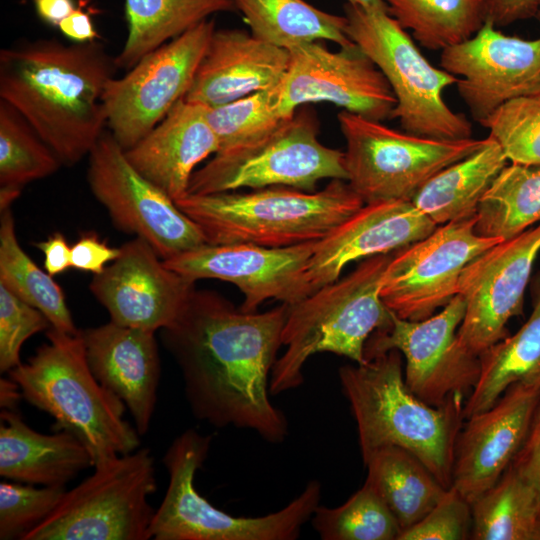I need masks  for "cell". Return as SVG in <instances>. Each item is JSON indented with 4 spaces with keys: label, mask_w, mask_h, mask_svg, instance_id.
<instances>
[{
    "label": "cell",
    "mask_w": 540,
    "mask_h": 540,
    "mask_svg": "<svg viewBox=\"0 0 540 540\" xmlns=\"http://www.w3.org/2000/svg\"><path fill=\"white\" fill-rule=\"evenodd\" d=\"M317 117L297 110L268 136L214 154L190 180L188 193L285 186L313 192L321 180L347 181L344 152L323 145Z\"/></svg>",
    "instance_id": "obj_10"
},
{
    "label": "cell",
    "mask_w": 540,
    "mask_h": 540,
    "mask_svg": "<svg viewBox=\"0 0 540 540\" xmlns=\"http://www.w3.org/2000/svg\"><path fill=\"white\" fill-rule=\"evenodd\" d=\"M346 33L382 72L396 98L391 114L406 132L443 140L472 137V125L444 101L459 78L433 66L413 38L387 12L347 3Z\"/></svg>",
    "instance_id": "obj_8"
},
{
    "label": "cell",
    "mask_w": 540,
    "mask_h": 540,
    "mask_svg": "<svg viewBox=\"0 0 540 540\" xmlns=\"http://www.w3.org/2000/svg\"><path fill=\"white\" fill-rule=\"evenodd\" d=\"M50 327L40 310L0 285V371L9 372L17 367L23 343Z\"/></svg>",
    "instance_id": "obj_41"
},
{
    "label": "cell",
    "mask_w": 540,
    "mask_h": 540,
    "mask_svg": "<svg viewBox=\"0 0 540 540\" xmlns=\"http://www.w3.org/2000/svg\"><path fill=\"white\" fill-rule=\"evenodd\" d=\"M347 3L366 10L387 11L388 8L383 0H346Z\"/></svg>",
    "instance_id": "obj_50"
},
{
    "label": "cell",
    "mask_w": 540,
    "mask_h": 540,
    "mask_svg": "<svg viewBox=\"0 0 540 540\" xmlns=\"http://www.w3.org/2000/svg\"><path fill=\"white\" fill-rule=\"evenodd\" d=\"M471 510L473 540H539L540 497L511 466Z\"/></svg>",
    "instance_id": "obj_32"
},
{
    "label": "cell",
    "mask_w": 540,
    "mask_h": 540,
    "mask_svg": "<svg viewBox=\"0 0 540 540\" xmlns=\"http://www.w3.org/2000/svg\"><path fill=\"white\" fill-rule=\"evenodd\" d=\"M195 282L168 268L155 250L135 237L89 288L110 321L157 331L172 324L195 289Z\"/></svg>",
    "instance_id": "obj_20"
},
{
    "label": "cell",
    "mask_w": 540,
    "mask_h": 540,
    "mask_svg": "<svg viewBox=\"0 0 540 540\" xmlns=\"http://www.w3.org/2000/svg\"><path fill=\"white\" fill-rule=\"evenodd\" d=\"M66 491L55 510L23 540H147L157 490L148 448L118 455Z\"/></svg>",
    "instance_id": "obj_9"
},
{
    "label": "cell",
    "mask_w": 540,
    "mask_h": 540,
    "mask_svg": "<svg viewBox=\"0 0 540 540\" xmlns=\"http://www.w3.org/2000/svg\"><path fill=\"white\" fill-rule=\"evenodd\" d=\"M510 466L536 490L540 497V402L527 437Z\"/></svg>",
    "instance_id": "obj_44"
},
{
    "label": "cell",
    "mask_w": 540,
    "mask_h": 540,
    "mask_svg": "<svg viewBox=\"0 0 540 540\" xmlns=\"http://www.w3.org/2000/svg\"><path fill=\"white\" fill-rule=\"evenodd\" d=\"M539 0H485L486 21L507 26L537 16Z\"/></svg>",
    "instance_id": "obj_45"
},
{
    "label": "cell",
    "mask_w": 540,
    "mask_h": 540,
    "mask_svg": "<svg viewBox=\"0 0 540 540\" xmlns=\"http://www.w3.org/2000/svg\"><path fill=\"white\" fill-rule=\"evenodd\" d=\"M338 122L346 142L347 182L364 204L411 201L431 177L485 141L423 137L345 110L338 114Z\"/></svg>",
    "instance_id": "obj_11"
},
{
    "label": "cell",
    "mask_w": 540,
    "mask_h": 540,
    "mask_svg": "<svg viewBox=\"0 0 540 540\" xmlns=\"http://www.w3.org/2000/svg\"><path fill=\"white\" fill-rule=\"evenodd\" d=\"M87 181L121 231L145 240L162 260L206 244L200 227L128 161L110 131L88 155Z\"/></svg>",
    "instance_id": "obj_12"
},
{
    "label": "cell",
    "mask_w": 540,
    "mask_h": 540,
    "mask_svg": "<svg viewBox=\"0 0 540 540\" xmlns=\"http://www.w3.org/2000/svg\"><path fill=\"white\" fill-rule=\"evenodd\" d=\"M207 109L183 98L151 132L125 150L130 164L175 202L188 194L197 165L219 150Z\"/></svg>",
    "instance_id": "obj_25"
},
{
    "label": "cell",
    "mask_w": 540,
    "mask_h": 540,
    "mask_svg": "<svg viewBox=\"0 0 540 540\" xmlns=\"http://www.w3.org/2000/svg\"><path fill=\"white\" fill-rule=\"evenodd\" d=\"M496 28L486 21L440 56L441 68L459 78L458 93L478 123L511 99L540 94V37L522 39Z\"/></svg>",
    "instance_id": "obj_19"
},
{
    "label": "cell",
    "mask_w": 540,
    "mask_h": 540,
    "mask_svg": "<svg viewBox=\"0 0 540 540\" xmlns=\"http://www.w3.org/2000/svg\"><path fill=\"white\" fill-rule=\"evenodd\" d=\"M234 11L233 0H125L128 36L115 63L118 69L128 71L210 15Z\"/></svg>",
    "instance_id": "obj_30"
},
{
    "label": "cell",
    "mask_w": 540,
    "mask_h": 540,
    "mask_svg": "<svg viewBox=\"0 0 540 540\" xmlns=\"http://www.w3.org/2000/svg\"><path fill=\"white\" fill-rule=\"evenodd\" d=\"M529 286L531 314L516 333L480 355V376L465 400L464 419L490 408L514 383L540 389V271Z\"/></svg>",
    "instance_id": "obj_27"
},
{
    "label": "cell",
    "mask_w": 540,
    "mask_h": 540,
    "mask_svg": "<svg viewBox=\"0 0 540 540\" xmlns=\"http://www.w3.org/2000/svg\"><path fill=\"white\" fill-rule=\"evenodd\" d=\"M312 525L323 540H398L401 528L367 484L335 508L318 505Z\"/></svg>",
    "instance_id": "obj_37"
},
{
    "label": "cell",
    "mask_w": 540,
    "mask_h": 540,
    "mask_svg": "<svg viewBox=\"0 0 540 540\" xmlns=\"http://www.w3.org/2000/svg\"><path fill=\"white\" fill-rule=\"evenodd\" d=\"M279 83L280 110L292 117L307 103L328 102L365 118H391L396 98L382 72L355 43L330 50L322 41L289 49Z\"/></svg>",
    "instance_id": "obj_16"
},
{
    "label": "cell",
    "mask_w": 540,
    "mask_h": 540,
    "mask_svg": "<svg viewBox=\"0 0 540 540\" xmlns=\"http://www.w3.org/2000/svg\"><path fill=\"white\" fill-rule=\"evenodd\" d=\"M175 203L200 227L208 244L273 248L320 241L364 205L341 179L313 192L272 186L250 192L188 193Z\"/></svg>",
    "instance_id": "obj_4"
},
{
    "label": "cell",
    "mask_w": 540,
    "mask_h": 540,
    "mask_svg": "<svg viewBox=\"0 0 540 540\" xmlns=\"http://www.w3.org/2000/svg\"><path fill=\"white\" fill-rule=\"evenodd\" d=\"M402 364V354L392 349L362 364L339 368L363 461L378 449L397 446L418 458L449 489L465 399L440 407L427 404L408 388Z\"/></svg>",
    "instance_id": "obj_3"
},
{
    "label": "cell",
    "mask_w": 540,
    "mask_h": 540,
    "mask_svg": "<svg viewBox=\"0 0 540 540\" xmlns=\"http://www.w3.org/2000/svg\"><path fill=\"white\" fill-rule=\"evenodd\" d=\"M539 253L540 223L486 249L464 268L458 294L466 308L457 336L470 352L480 356L508 336V321L523 312Z\"/></svg>",
    "instance_id": "obj_17"
},
{
    "label": "cell",
    "mask_w": 540,
    "mask_h": 540,
    "mask_svg": "<svg viewBox=\"0 0 540 540\" xmlns=\"http://www.w3.org/2000/svg\"><path fill=\"white\" fill-rule=\"evenodd\" d=\"M36 247L44 254L45 271L51 276L71 267V247L61 233H53L47 240L37 243Z\"/></svg>",
    "instance_id": "obj_47"
},
{
    "label": "cell",
    "mask_w": 540,
    "mask_h": 540,
    "mask_svg": "<svg viewBox=\"0 0 540 540\" xmlns=\"http://www.w3.org/2000/svg\"><path fill=\"white\" fill-rule=\"evenodd\" d=\"M393 253L363 259L346 276L288 305L281 336L286 350L273 366L270 394L300 386L304 364L314 354L330 352L357 364L365 362L367 340L391 322L379 292Z\"/></svg>",
    "instance_id": "obj_6"
},
{
    "label": "cell",
    "mask_w": 540,
    "mask_h": 540,
    "mask_svg": "<svg viewBox=\"0 0 540 540\" xmlns=\"http://www.w3.org/2000/svg\"><path fill=\"white\" fill-rule=\"evenodd\" d=\"M117 70L98 40L20 42L0 51V99L30 123L62 165L73 166L105 131L103 93Z\"/></svg>",
    "instance_id": "obj_2"
},
{
    "label": "cell",
    "mask_w": 540,
    "mask_h": 540,
    "mask_svg": "<svg viewBox=\"0 0 540 540\" xmlns=\"http://www.w3.org/2000/svg\"><path fill=\"white\" fill-rule=\"evenodd\" d=\"M539 19H540V0H539V7H538V12H537V16Z\"/></svg>",
    "instance_id": "obj_51"
},
{
    "label": "cell",
    "mask_w": 540,
    "mask_h": 540,
    "mask_svg": "<svg viewBox=\"0 0 540 540\" xmlns=\"http://www.w3.org/2000/svg\"><path fill=\"white\" fill-rule=\"evenodd\" d=\"M507 162L488 135L477 151L431 177L411 202L437 226L475 217L482 197Z\"/></svg>",
    "instance_id": "obj_28"
},
{
    "label": "cell",
    "mask_w": 540,
    "mask_h": 540,
    "mask_svg": "<svg viewBox=\"0 0 540 540\" xmlns=\"http://www.w3.org/2000/svg\"><path fill=\"white\" fill-rule=\"evenodd\" d=\"M23 398L18 384L10 379L0 380V406L6 410H17L20 400Z\"/></svg>",
    "instance_id": "obj_49"
},
{
    "label": "cell",
    "mask_w": 540,
    "mask_h": 540,
    "mask_svg": "<svg viewBox=\"0 0 540 540\" xmlns=\"http://www.w3.org/2000/svg\"><path fill=\"white\" fill-rule=\"evenodd\" d=\"M48 342L8 373L28 403L55 419L88 449L93 466L128 454L140 445L139 433L124 419L126 405L92 373L80 330L68 334L49 328Z\"/></svg>",
    "instance_id": "obj_5"
},
{
    "label": "cell",
    "mask_w": 540,
    "mask_h": 540,
    "mask_svg": "<svg viewBox=\"0 0 540 540\" xmlns=\"http://www.w3.org/2000/svg\"><path fill=\"white\" fill-rule=\"evenodd\" d=\"M96 379L126 405L140 435L147 433L157 401L160 357L155 331L109 323L80 330Z\"/></svg>",
    "instance_id": "obj_23"
},
{
    "label": "cell",
    "mask_w": 540,
    "mask_h": 540,
    "mask_svg": "<svg viewBox=\"0 0 540 540\" xmlns=\"http://www.w3.org/2000/svg\"><path fill=\"white\" fill-rule=\"evenodd\" d=\"M0 475L15 482L65 486L93 466L86 446L67 431L42 434L29 427L17 410L0 414Z\"/></svg>",
    "instance_id": "obj_26"
},
{
    "label": "cell",
    "mask_w": 540,
    "mask_h": 540,
    "mask_svg": "<svg viewBox=\"0 0 540 540\" xmlns=\"http://www.w3.org/2000/svg\"><path fill=\"white\" fill-rule=\"evenodd\" d=\"M465 308L457 294L439 313L424 320H405L390 311V325L367 340L365 361L398 350L406 361L405 382L419 399L436 407L465 399L481 370L480 356L466 349L457 336Z\"/></svg>",
    "instance_id": "obj_14"
},
{
    "label": "cell",
    "mask_w": 540,
    "mask_h": 540,
    "mask_svg": "<svg viewBox=\"0 0 540 540\" xmlns=\"http://www.w3.org/2000/svg\"><path fill=\"white\" fill-rule=\"evenodd\" d=\"M540 223V166L507 164L481 199L475 231L500 240Z\"/></svg>",
    "instance_id": "obj_33"
},
{
    "label": "cell",
    "mask_w": 540,
    "mask_h": 540,
    "mask_svg": "<svg viewBox=\"0 0 540 540\" xmlns=\"http://www.w3.org/2000/svg\"><path fill=\"white\" fill-rule=\"evenodd\" d=\"M539 402L540 389L514 383L490 408L465 419L455 444L451 487L470 504L510 466Z\"/></svg>",
    "instance_id": "obj_21"
},
{
    "label": "cell",
    "mask_w": 540,
    "mask_h": 540,
    "mask_svg": "<svg viewBox=\"0 0 540 540\" xmlns=\"http://www.w3.org/2000/svg\"><path fill=\"white\" fill-rule=\"evenodd\" d=\"M388 13L430 50L469 40L486 22L485 0H383Z\"/></svg>",
    "instance_id": "obj_35"
},
{
    "label": "cell",
    "mask_w": 540,
    "mask_h": 540,
    "mask_svg": "<svg viewBox=\"0 0 540 540\" xmlns=\"http://www.w3.org/2000/svg\"><path fill=\"white\" fill-rule=\"evenodd\" d=\"M316 242L276 248L206 243L163 261L194 282L218 279L234 284L244 296L240 309L255 312L266 300L292 305L315 291L308 269Z\"/></svg>",
    "instance_id": "obj_18"
},
{
    "label": "cell",
    "mask_w": 540,
    "mask_h": 540,
    "mask_svg": "<svg viewBox=\"0 0 540 540\" xmlns=\"http://www.w3.org/2000/svg\"><path fill=\"white\" fill-rule=\"evenodd\" d=\"M539 540H540V535H539Z\"/></svg>",
    "instance_id": "obj_52"
},
{
    "label": "cell",
    "mask_w": 540,
    "mask_h": 540,
    "mask_svg": "<svg viewBox=\"0 0 540 540\" xmlns=\"http://www.w3.org/2000/svg\"><path fill=\"white\" fill-rule=\"evenodd\" d=\"M215 30L214 20H204L107 83V126L124 150L142 140L185 97Z\"/></svg>",
    "instance_id": "obj_13"
},
{
    "label": "cell",
    "mask_w": 540,
    "mask_h": 540,
    "mask_svg": "<svg viewBox=\"0 0 540 540\" xmlns=\"http://www.w3.org/2000/svg\"><path fill=\"white\" fill-rule=\"evenodd\" d=\"M207 117L218 139V152L256 142L291 118L280 110L279 83L236 101L208 108Z\"/></svg>",
    "instance_id": "obj_38"
},
{
    "label": "cell",
    "mask_w": 540,
    "mask_h": 540,
    "mask_svg": "<svg viewBox=\"0 0 540 540\" xmlns=\"http://www.w3.org/2000/svg\"><path fill=\"white\" fill-rule=\"evenodd\" d=\"M471 504L453 487L416 524L404 530L398 540L471 539Z\"/></svg>",
    "instance_id": "obj_42"
},
{
    "label": "cell",
    "mask_w": 540,
    "mask_h": 540,
    "mask_svg": "<svg viewBox=\"0 0 540 540\" xmlns=\"http://www.w3.org/2000/svg\"><path fill=\"white\" fill-rule=\"evenodd\" d=\"M86 0H79L75 10L58 26L61 33L75 43H87L100 39L91 12L87 10Z\"/></svg>",
    "instance_id": "obj_46"
},
{
    "label": "cell",
    "mask_w": 540,
    "mask_h": 540,
    "mask_svg": "<svg viewBox=\"0 0 540 540\" xmlns=\"http://www.w3.org/2000/svg\"><path fill=\"white\" fill-rule=\"evenodd\" d=\"M119 255L120 248L111 247L95 233L88 232L71 247V267L97 275Z\"/></svg>",
    "instance_id": "obj_43"
},
{
    "label": "cell",
    "mask_w": 540,
    "mask_h": 540,
    "mask_svg": "<svg viewBox=\"0 0 540 540\" xmlns=\"http://www.w3.org/2000/svg\"><path fill=\"white\" fill-rule=\"evenodd\" d=\"M508 161L540 166V94L511 99L480 123Z\"/></svg>",
    "instance_id": "obj_39"
},
{
    "label": "cell",
    "mask_w": 540,
    "mask_h": 540,
    "mask_svg": "<svg viewBox=\"0 0 540 540\" xmlns=\"http://www.w3.org/2000/svg\"><path fill=\"white\" fill-rule=\"evenodd\" d=\"M288 304L264 312L236 309L221 295L191 293L161 340L178 364L193 415L218 427L255 431L271 443L288 434L284 413L269 399Z\"/></svg>",
    "instance_id": "obj_1"
},
{
    "label": "cell",
    "mask_w": 540,
    "mask_h": 540,
    "mask_svg": "<svg viewBox=\"0 0 540 540\" xmlns=\"http://www.w3.org/2000/svg\"><path fill=\"white\" fill-rule=\"evenodd\" d=\"M0 210V285L40 310L51 328L68 334L78 333L62 288L20 246L11 208Z\"/></svg>",
    "instance_id": "obj_34"
},
{
    "label": "cell",
    "mask_w": 540,
    "mask_h": 540,
    "mask_svg": "<svg viewBox=\"0 0 540 540\" xmlns=\"http://www.w3.org/2000/svg\"><path fill=\"white\" fill-rule=\"evenodd\" d=\"M36 13L46 24L57 27L77 7L74 0H32Z\"/></svg>",
    "instance_id": "obj_48"
},
{
    "label": "cell",
    "mask_w": 540,
    "mask_h": 540,
    "mask_svg": "<svg viewBox=\"0 0 540 540\" xmlns=\"http://www.w3.org/2000/svg\"><path fill=\"white\" fill-rule=\"evenodd\" d=\"M257 38L287 50L309 42L353 45L347 19L314 7L305 0H233Z\"/></svg>",
    "instance_id": "obj_31"
},
{
    "label": "cell",
    "mask_w": 540,
    "mask_h": 540,
    "mask_svg": "<svg viewBox=\"0 0 540 540\" xmlns=\"http://www.w3.org/2000/svg\"><path fill=\"white\" fill-rule=\"evenodd\" d=\"M65 492V486L1 482L0 539L23 540L55 510Z\"/></svg>",
    "instance_id": "obj_40"
},
{
    "label": "cell",
    "mask_w": 540,
    "mask_h": 540,
    "mask_svg": "<svg viewBox=\"0 0 540 540\" xmlns=\"http://www.w3.org/2000/svg\"><path fill=\"white\" fill-rule=\"evenodd\" d=\"M211 435L188 429L173 440L163 456L169 475L165 496L155 511L150 536L155 540H294L319 505L321 486L308 482L283 509L259 517H236L216 508L195 488Z\"/></svg>",
    "instance_id": "obj_7"
},
{
    "label": "cell",
    "mask_w": 540,
    "mask_h": 540,
    "mask_svg": "<svg viewBox=\"0 0 540 540\" xmlns=\"http://www.w3.org/2000/svg\"><path fill=\"white\" fill-rule=\"evenodd\" d=\"M476 216L437 226L433 232L395 251L380 286V298L396 316L419 321L431 317L457 294L460 276L480 253L502 241L475 231Z\"/></svg>",
    "instance_id": "obj_15"
},
{
    "label": "cell",
    "mask_w": 540,
    "mask_h": 540,
    "mask_svg": "<svg viewBox=\"0 0 540 540\" xmlns=\"http://www.w3.org/2000/svg\"><path fill=\"white\" fill-rule=\"evenodd\" d=\"M289 50L241 29L215 30L184 99L208 108L276 86L284 77Z\"/></svg>",
    "instance_id": "obj_24"
},
{
    "label": "cell",
    "mask_w": 540,
    "mask_h": 540,
    "mask_svg": "<svg viewBox=\"0 0 540 540\" xmlns=\"http://www.w3.org/2000/svg\"><path fill=\"white\" fill-rule=\"evenodd\" d=\"M436 227L411 201L366 203L316 242L308 269L310 283L316 290L337 280L349 263L393 253Z\"/></svg>",
    "instance_id": "obj_22"
},
{
    "label": "cell",
    "mask_w": 540,
    "mask_h": 540,
    "mask_svg": "<svg viewBox=\"0 0 540 540\" xmlns=\"http://www.w3.org/2000/svg\"><path fill=\"white\" fill-rule=\"evenodd\" d=\"M62 166L54 151L30 123L0 99V185L21 189Z\"/></svg>",
    "instance_id": "obj_36"
},
{
    "label": "cell",
    "mask_w": 540,
    "mask_h": 540,
    "mask_svg": "<svg viewBox=\"0 0 540 540\" xmlns=\"http://www.w3.org/2000/svg\"><path fill=\"white\" fill-rule=\"evenodd\" d=\"M365 484L371 487L396 518L401 533L420 521L448 490L407 450L388 446L364 461Z\"/></svg>",
    "instance_id": "obj_29"
}]
</instances>
